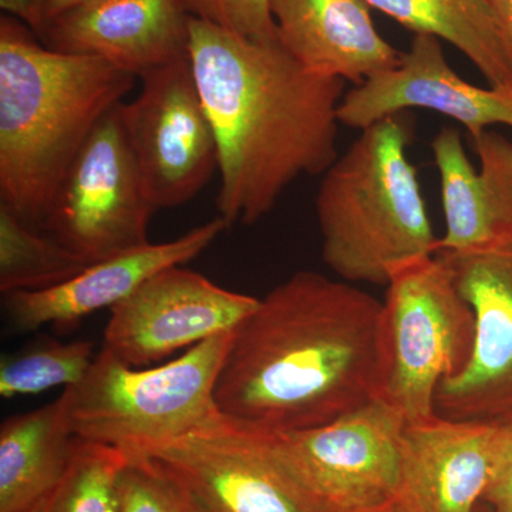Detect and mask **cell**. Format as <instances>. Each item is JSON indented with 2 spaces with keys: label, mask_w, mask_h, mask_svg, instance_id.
<instances>
[{
  "label": "cell",
  "mask_w": 512,
  "mask_h": 512,
  "mask_svg": "<svg viewBox=\"0 0 512 512\" xmlns=\"http://www.w3.org/2000/svg\"><path fill=\"white\" fill-rule=\"evenodd\" d=\"M382 302L346 281L299 271L259 298L234 332L215 400L265 433L312 429L376 397Z\"/></svg>",
  "instance_id": "6da1fadb"
},
{
  "label": "cell",
  "mask_w": 512,
  "mask_h": 512,
  "mask_svg": "<svg viewBox=\"0 0 512 512\" xmlns=\"http://www.w3.org/2000/svg\"><path fill=\"white\" fill-rule=\"evenodd\" d=\"M190 63L218 144V217L252 225L302 175L338 158L343 80L309 72L276 40L191 18Z\"/></svg>",
  "instance_id": "7a4b0ae2"
},
{
  "label": "cell",
  "mask_w": 512,
  "mask_h": 512,
  "mask_svg": "<svg viewBox=\"0 0 512 512\" xmlns=\"http://www.w3.org/2000/svg\"><path fill=\"white\" fill-rule=\"evenodd\" d=\"M136 76L56 52L25 23L0 19V204L42 228L63 178Z\"/></svg>",
  "instance_id": "3957f363"
},
{
  "label": "cell",
  "mask_w": 512,
  "mask_h": 512,
  "mask_svg": "<svg viewBox=\"0 0 512 512\" xmlns=\"http://www.w3.org/2000/svg\"><path fill=\"white\" fill-rule=\"evenodd\" d=\"M404 114L360 130L316 195L323 262L350 284L387 286L396 269L439 252Z\"/></svg>",
  "instance_id": "277c9868"
},
{
  "label": "cell",
  "mask_w": 512,
  "mask_h": 512,
  "mask_svg": "<svg viewBox=\"0 0 512 512\" xmlns=\"http://www.w3.org/2000/svg\"><path fill=\"white\" fill-rule=\"evenodd\" d=\"M234 332L212 336L173 362L148 369L128 366L101 349L82 382L66 389L77 439L143 454L214 426L224 417L215 387Z\"/></svg>",
  "instance_id": "5b68a950"
},
{
  "label": "cell",
  "mask_w": 512,
  "mask_h": 512,
  "mask_svg": "<svg viewBox=\"0 0 512 512\" xmlns=\"http://www.w3.org/2000/svg\"><path fill=\"white\" fill-rule=\"evenodd\" d=\"M474 339L473 309L439 254L396 269L380 311L375 399L407 424L434 419L439 387L466 367Z\"/></svg>",
  "instance_id": "8992f818"
},
{
  "label": "cell",
  "mask_w": 512,
  "mask_h": 512,
  "mask_svg": "<svg viewBox=\"0 0 512 512\" xmlns=\"http://www.w3.org/2000/svg\"><path fill=\"white\" fill-rule=\"evenodd\" d=\"M120 104L74 158L40 228L89 265L150 244L157 211L128 146Z\"/></svg>",
  "instance_id": "52a82bcc"
},
{
  "label": "cell",
  "mask_w": 512,
  "mask_h": 512,
  "mask_svg": "<svg viewBox=\"0 0 512 512\" xmlns=\"http://www.w3.org/2000/svg\"><path fill=\"white\" fill-rule=\"evenodd\" d=\"M141 456L160 464L200 512H332L278 453L271 434L225 416Z\"/></svg>",
  "instance_id": "ba28073f"
},
{
  "label": "cell",
  "mask_w": 512,
  "mask_h": 512,
  "mask_svg": "<svg viewBox=\"0 0 512 512\" xmlns=\"http://www.w3.org/2000/svg\"><path fill=\"white\" fill-rule=\"evenodd\" d=\"M402 414L379 399L312 429L269 433L282 458L332 512L393 504L402 474Z\"/></svg>",
  "instance_id": "9c48e42d"
},
{
  "label": "cell",
  "mask_w": 512,
  "mask_h": 512,
  "mask_svg": "<svg viewBox=\"0 0 512 512\" xmlns=\"http://www.w3.org/2000/svg\"><path fill=\"white\" fill-rule=\"evenodd\" d=\"M120 113L148 200L156 210L187 204L218 171V144L190 59L147 74Z\"/></svg>",
  "instance_id": "30bf717a"
},
{
  "label": "cell",
  "mask_w": 512,
  "mask_h": 512,
  "mask_svg": "<svg viewBox=\"0 0 512 512\" xmlns=\"http://www.w3.org/2000/svg\"><path fill=\"white\" fill-rule=\"evenodd\" d=\"M259 298L228 291L198 272L171 266L111 308L103 349L128 366L160 362L212 336L234 332Z\"/></svg>",
  "instance_id": "8fae6325"
},
{
  "label": "cell",
  "mask_w": 512,
  "mask_h": 512,
  "mask_svg": "<svg viewBox=\"0 0 512 512\" xmlns=\"http://www.w3.org/2000/svg\"><path fill=\"white\" fill-rule=\"evenodd\" d=\"M446 261L476 319L466 367L436 396L437 414L454 420H497L512 412V241Z\"/></svg>",
  "instance_id": "7c38bea8"
},
{
  "label": "cell",
  "mask_w": 512,
  "mask_h": 512,
  "mask_svg": "<svg viewBox=\"0 0 512 512\" xmlns=\"http://www.w3.org/2000/svg\"><path fill=\"white\" fill-rule=\"evenodd\" d=\"M412 109L446 116L476 140L498 124L512 128V89L467 82L448 64L440 39L414 35L396 67L343 94L338 117L342 126L360 131Z\"/></svg>",
  "instance_id": "4fadbf2b"
},
{
  "label": "cell",
  "mask_w": 512,
  "mask_h": 512,
  "mask_svg": "<svg viewBox=\"0 0 512 512\" xmlns=\"http://www.w3.org/2000/svg\"><path fill=\"white\" fill-rule=\"evenodd\" d=\"M191 18L181 0H94L50 20L37 37L143 79L190 59Z\"/></svg>",
  "instance_id": "5bb4252c"
},
{
  "label": "cell",
  "mask_w": 512,
  "mask_h": 512,
  "mask_svg": "<svg viewBox=\"0 0 512 512\" xmlns=\"http://www.w3.org/2000/svg\"><path fill=\"white\" fill-rule=\"evenodd\" d=\"M473 141L478 168L456 128H441L431 141L446 221L439 252L466 254L512 241V140L487 130Z\"/></svg>",
  "instance_id": "9a60e30c"
},
{
  "label": "cell",
  "mask_w": 512,
  "mask_h": 512,
  "mask_svg": "<svg viewBox=\"0 0 512 512\" xmlns=\"http://www.w3.org/2000/svg\"><path fill=\"white\" fill-rule=\"evenodd\" d=\"M494 440V420H454L437 414L423 423L407 424L394 508L476 511L490 483Z\"/></svg>",
  "instance_id": "2e32d148"
},
{
  "label": "cell",
  "mask_w": 512,
  "mask_h": 512,
  "mask_svg": "<svg viewBox=\"0 0 512 512\" xmlns=\"http://www.w3.org/2000/svg\"><path fill=\"white\" fill-rule=\"evenodd\" d=\"M228 225L221 217L191 229L183 237L94 262L55 288L3 295V309L16 332L45 325H72L104 308H113L151 276L187 264L214 244Z\"/></svg>",
  "instance_id": "e0dca14e"
},
{
  "label": "cell",
  "mask_w": 512,
  "mask_h": 512,
  "mask_svg": "<svg viewBox=\"0 0 512 512\" xmlns=\"http://www.w3.org/2000/svg\"><path fill=\"white\" fill-rule=\"evenodd\" d=\"M278 40L309 72L359 86L402 53L383 39L365 0H269Z\"/></svg>",
  "instance_id": "ac0fdd59"
},
{
  "label": "cell",
  "mask_w": 512,
  "mask_h": 512,
  "mask_svg": "<svg viewBox=\"0 0 512 512\" xmlns=\"http://www.w3.org/2000/svg\"><path fill=\"white\" fill-rule=\"evenodd\" d=\"M77 437L64 389L56 402L0 427V512H29L66 473Z\"/></svg>",
  "instance_id": "d6986e66"
},
{
  "label": "cell",
  "mask_w": 512,
  "mask_h": 512,
  "mask_svg": "<svg viewBox=\"0 0 512 512\" xmlns=\"http://www.w3.org/2000/svg\"><path fill=\"white\" fill-rule=\"evenodd\" d=\"M414 35L436 36L470 60L491 87H511L512 53L488 0H365Z\"/></svg>",
  "instance_id": "ffe728a7"
},
{
  "label": "cell",
  "mask_w": 512,
  "mask_h": 512,
  "mask_svg": "<svg viewBox=\"0 0 512 512\" xmlns=\"http://www.w3.org/2000/svg\"><path fill=\"white\" fill-rule=\"evenodd\" d=\"M89 264L43 229L30 227L0 204V292L55 288Z\"/></svg>",
  "instance_id": "44dd1931"
},
{
  "label": "cell",
  "mask_w": 512,
  "mask_h": 512,
  "mask_svg": "<svg viewBox=\"0 0 512 512\" xmlns=\"http://www.w3.org/2000/svg\"><path fill=\"white\" fill-rule=\"evenodd\" d=\"M130 454L77 439L66 473L29 512H121V484Z\"/></svg>",
  "instance_id": "7402d4cb"
},
{
  "label": "cell",
  "mask_w": 512,
  "mask_h": 512,
  "mask_svg": "<svg viewBox=\"0 0 512 512\" xmlns=\"http://www.w3.org/2000/svg\"><path fill=\"white\" fill-rule=\"evenodd\" d=\"M94 345L87 340H46L5 356L0 363V396L37 394L53 387L77 386L92 366Z\"/></svg>",
  "instance_id": "603a6c76"
},
{
  "label": "cell",
  "mask_w": 512,
  "mask_h": 512,
  "mask_svg": "<svg viewBox=\"0 0 512 512\" xmlns=\"http://www.w3.org/2000/svg\"><path fill=\"white\" fill-rule=\"evenodd\" d=\"M121 512L200 511L153 458L130 454L121 484Z\"/></svg>",
  "instance_id": "cb8c5ba5"
},
{
  "label": "cell",
  "mask_w": 512,
  "mask_h": 512,
  "mask_svg": "<svg viewBox=\"0 0 512 512\" xmlns=\"http://www.w3.org/2000/svg\"><path fill=\"white\" fill-rule=\"evenodd\" d=\"M192 18L255 40H276L269 0H181Z\"/></svg>",
  "instance_id": "d4e9b609"
},
{
  "label": "cell",
  "mask_w": 512,
  "mask_h": 512,
  "mask_svg": "<svg viewBox=\"0 0 512 512\" xmlns=\"http://www.w3.org/2000/svg\"><path fill=\"white\" fill-rule=\"evenodd\" d=\"M494 421L493 471L483 501L493 512H512V412Z\"/></svg>",
  "instance_id": "484cf974"
},
{
  "label": "cell",
  "mask_w": 512,
  "mask_h": 512,
  "mask_svg": "<svg viewBox=\"0 0 512 512\" xmlns=\"http://www.w3.org/2000/svg\"><path fill=\"white\" fill-rule=\"evenodd\" d=\"M0 8L5 15L25 23L36 35L42 29L45 0H0Z\"/></svg>",
  "instance_id": "4316f807"
},
{
  "label": "cell",
  "mask_w": 512,
  "mask_h": 512,
  "mask_svg": "<svg viewBox=\"0 0 512 512\" xmlns=\"http://www.w3.org/2000/svg\"><path fill=\"white\" fill-rule=\"evenodd\" d=\"M90 2H94V0H45L42 29L45 28L46 23L57 18V16L63 15V13L69 12V10L79 8V6L86 5V3Z\"/></svg>",
  "instance_id": "83f0119b"
},
{
  "label": "cell",
  "mask_w": 512,
  "mask_h": 512,
  "mask_svg": "<svg viewBox=\"0 0 512 512\" xmlns=\"http://www.w3.org/2000/svg\"><path fill=\"white\" fill-rule=\"evenodd\" d=\"M503 29L512 53V0H488Z\"/></svg>",
  "instance_id": "f1b7e54d"
},
{
  "label": "cell",
  "mask_w": 512,
  "mask_h": 512,
  "mask_svg": "<svg viewBox=\"0 0 512 512\" xmlns=\"http://www.w3.org/2000/svg\"><path fill=\"white\" fill-rule=\"evenodd\" d=\"M367 512H399L394 508L393 504L386 505V507L377 508V510L367 511Z\"/></svg>",
  "instance_id": "f546056e"
},
{
  "label": "cell",
  "mask_w": 512,
  "mask_h": 512,
  "mask_svg": "<svg viewBox=\"0 0 512 512\" xmlns=\"http://www.w3.org/2000/svg\"><path fill=\"white\" fill-rule=\"evenodd\" d=\"M474 512H493L490 507H488L487 504L484 503V501H481L480 504H478L477 510Z\"/></svg>",
  "instance_id": "4dcf8cb0"
}]
</instances>
